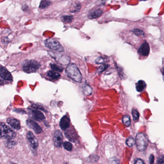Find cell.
<instances>
[{
	"label": "cell",
	"instance_id": "obj_1",
	"mask_svg": "<svg viewBox=\"0 0 164 164\" xmlns=\"http://www.w3.org/2000/svg\"><path fill=\"white\" fill-rule=\"evenodd\" d=\"M65 73L69 78L77 83L82 81V75L77 66L74 63L68 65L65 69Z\"/></svg>",
	"mask_w": 164,
	"mask_h": 164
},
{
	"label": "cell",
	"instance_id": "obj_2",
	"mask_svg": "<svg viewBox=\"0 0 164 164\" xmlns=\"http://www.w3.org/2000/svg\"><path fill=\"white\" fill-rule=\"evenodd\" d=\"M135 143L137 149L144 151L146 149L148 144V137L146 134L141 132L137 134L136 137Z\"/></svg>",
	"mask_w": 164,
	"mask_h": 164
},
{
	"label": "cell",
	"instance_id": "obj_3",
	"mask_svg": "<svg viewBox=\"0 0 164 164\" xmlns=\"http://www.w3.org/2000/svg\"><path fill=\"white\" fill-rule=\"evenodd\" d=\"M16 133L4 123H0V138L12 140L16 137Z\"/></svg>",
	"mask_w": 164,
	"mask_h": 164
},
{
	"label": "cell",
	"instance_id": "obj_4",
	"mask_svg": "<svg viewBox=\"0 0 164 164\" xmlns=\"http://www.w3.org/2000/svg\"><path fill=\"white\" fill-rule=\"evenodd\" d=\"M39 63L35 60H26L23 62L22 67L25 73L27 74L34 73L40 67Z\"/></svg>",
	"mask_w": 164,
	"mask_h": 164
},
{
	"label": "cell",
	"instance_id": "obj_5",
	"mask_svg": "<svg viewBox=\"0 0 164 164\" xmlns=\"http://www.w3.org/2000/svg\"><path fill=\"white\" fill-rule=\"evenodd\" d=\"M44 44L50 50L59 52L64 51V48L61 45L58 41L53 39H48L44 41Z\"/></svg>",
	"mask_w": 164,
	"mask_h": 164
},
{
	"label": "cell",
	"instance_id": "obj_6",
	"mask_svg": "<svg viewBox=\"0 0 164 164\" xmlns=\"http://www.w3.org/2000/svg\"><path fill=\"white\" fill-rule=\"evenodd\" d=\"M27 139L29 141L30 146L31 147V150L34 155H36L37 149L39 146L38 139L31 132H28L27 135Z\"/></svg>",
	"mask_w": 164,
	"mask_h": 164
},
{
	"label": "cell",
	"instance_id": "obj_7",
	"mask_svg": "<svg viewBox=\"0 0 164 164\" xmlns=\"http://www.w3.org/2000/svg\"><path fill=\"white\" fill-rule=\"evenodd\" d=\"M62 133L59 130H56L54 132L53 135V142L55 146L57 148H60L62 146L63 143Z\"/></svg>",
	"mask_w": 164,
	"mask_h": 164
},
{
	"label": "cell",
	"instance_id": "obj_8",
	"mask_svg": "<svg viewBox=\"0 0 164 164\" xmlns=\"http://www.w3.org/2000/svg\"><path fill=\"white\" fill-rule=\"evenodd\" d=\"M30 115L33 120L39 121H42L45 119L44 114L37 109H31L30 112Z\"/></svg>",
	"mask_w": 164,
	"mask_h": 164
},
{
	"label": "cell",
	"instance_id": "obj_9",
	"mask_svg": "<svg viewBox=\"0 0 164 164\" xmlns=\"http://www.w3.org/2000/svg\"><path fill=\"white\" fill-rule=\"evenodd\" d=\"M26 123L27 126L31 129H32L36 134H39L42 132V130L41 127L32 120L30 119L27 120Z\"/></svg>",
	"mask_w": 164,
	"mask_h": 164
},
{
	"label": "cell",
	"instance_id": "obj_10",
	"mask_svg": "<svg viewBox=\"0 0 164 164\" xmlns=\"http://www.w3.org/2000/svg\"><path fill=\"white\" fill-rule=\"evenodd\" d=\"M0 78L6 81H12L13 80L11 73L3 66H0Z\"/></svg>",
	"mask_w": 164,
	"mask_h": 164
},
{
	"label": "cell",
	"instance_id": "obj_11",
	"mask_svg": "<svg viewBox=\"0 0 164 164\" xmlns=\"http://www.w3.org/2000/svg\"><path fill=\"white\" fill-rule=\"evenodd\" d=\"M139 54L142 56H148L150 53V46L147 42L145 41L139 48Z\"/></svg>",
	"mask_w": 164,
	"mask_h": 164
},
{
	"label": "cell",
	"instance_id": "obj_12",
	"mask_svg": "<svg viewBox=\"0 0 164 164\" xmlns=\"http://www.w3.org/2000/svg\"><path fill=\"white\" fill-rule=\"evenodd\" d=\"M65 135L67 138L70 141L75 143L77 140V135L74 130L70 129L65 130Z\"/></svg>",
	"mask_w": 164,
	"mask_h": 164
},
{
	"label": "cell",
	"instance_id": "obj_13",
	"mask_svg": "<svg viewBox=\"0 0 164 164\" xmlns=\"http://www.w3.org/2000/svg\"><path fill=\"white\" fill-rule=\"evenodd\" d=\"M70 118L68 116L65 115L63 116L60 121V126L63 130H67L70 126Z\"/></svg>",
	"mask_w": 164,
	"mask_h": 164
},
{
	"label": "cell",
	"instance_id": "obj_14",
	"mask_svg": "<svg viewBox=\"0 0 164 164\" xmlns=\"http://www.w3.org/2000/svg\"><path fill=\"white\" fill-rule=\"evenodd\" d=\"M7 123L14 129L18 130L20 129V123L18 120L14 118H9L7 120Z\"/></svg>",
	"mask_w": 164,
	"mask_h": 164
},
{
	"label": "cell",
	"instance_id": "obj_15",
	"mask_svg": "<svg viewBox=\"0 0 164 164\" xmlns=\"http://www.w3.org/2000/svg\"><path fill=\"white\" fill-rule=\"evenodd\" d=\"M103 14V11L101 9H97L89 13L88 15L89 18L91 19H96L100 17Z\"/></svg>",
	"mask_w": 164,
	"mask_h": 164
},
{
	"label": "cell",
	"instance_id": "obj_16",
	"mask_svg": "<svg viewBox=\"0 0 164 164\" xmlns=\"http://www.w3.org/2000/svg\"><path fill=\"white\" fill-rule=\"evenodd\" d=\"M146 87V83L143 80H140L136 84V89L137 91L141 92Z\"/></svg>",
	"mask_w": 164,
	"mask_h": 164
},
{
	"label": "cell",
	"instance_id": "obj_17",
	"mask_svg": "<svg viewBox=\"0 0 164 164\" xmlns=\"http://www.w3.org/2000/svg\"><path fill=\"white\" fill-rule=\"evenodd\" d=\"M47 75L48 77L53 80L58 79L61 76V75H60L58 73H56L53 71H48Z\"/></svg>",
	"mask_w": 164,
	"mask_h": 164
},
{
	"label": "cell",
	"instance_id": "obj_18",
	"mask_svg": "<svg viewBox=\"0 0 164 164\" xmlns=\"http://www.w3.org/2000/svg\"><path fill=\"white\" fill-rule=\"evenodd\" d=\"M51 4V1L50 0H42L39 4V7L41 9L47 8Z\"/></svg>",
	"mask_w": 164,
	"mask_h": 164
},
{
	"label": "cell",
	"instance_id": "obj_19",
	"mask_svg": "<svg viewBox=\"0 0 164 164\" xmlns=\"http://www.w3.org/2000/svg\"><path fill=\"white\" fill-rule=\"evenodd\" d=\"M122 122L124 124L126 127H129L130 126V116L128 115H125L122 118Z\"/></svg>",
	"mask_w": 164,
	"mask_h": 164
},
{
	"label": "cell",
	"instance_id": "obj_20",
	"mask_svg": "<svg viewBox=\"0 0 164 164\" xmlns=\"http://www.w3.org/2000/svg\"><path fill=\"white\" fill-rule=\"evenodd\" d=\"M81 7H82V6H81L80 3H77V4H75L71 8V13H74V14L77 13L80 11Z\"/></svg>",
	"mask_w": 164,
	"mask_h": 164
},
{
	"label": "cell",
	"instance_id": "obj_21",
	"mask_svg": "<svg viewBox=\"0 0 164 164\" xmlns=\"http://www.w3.org/2000/svg\"><path fill=\"white\" fill-rule=\"evenodd\" d=\"M73 20V17L71 15H64L62 17V21L64 23H70Z\"/></svg>",
	"mask_w": 164,
	"mask_h": 164
},
{
	"label": "cell",
	"instance_id": "obj_22",
	"mask_svg": "<svg viewBox=\"0 0 164 164\" xmlns=\"http://www.w3.org/2000/svg\"><path fill=\"white\" fill-rule=\"evenodd\" d=\"M16 145V143L14 141L11 140H7L4 143L5 146L8 148H12Z\"/></svg>",
	"mask_w": 164,
	"mask_h": 164
},
{
	"label": "cell",
	"instance_id": "obj_23",
	"mask_svg": "<svg viewBox=\"0 0 164 164\" xmlns=\"http://www.w3.org/2000/svg\"><path fill=\"white\" fill-rule=\"evenodd\" d=\"M132 114L134 121H137L139 120V117H140V114L139 113L137 109H132Z\"/></svg>",
	"mask_w": 164,
	"mask_h": 164
},
{
	"label": "cell",
	"instance_id": "obj_24",
	"mask_svg": "<svg viewBox=\"0 0 164 164\" xmlns=\"http://www.w3.org/2000/svg\"><path fill=\"white\" fill-rule=\"evenodd\" d=\"M51 68H52V70H53V71H59V72H62L63 71V68L61 67L60 66L53 64V63H51L50 64Z\"/></svg>",
	"mask_w": 164,
	"mask_h": 164
},
{
	"label": "cell",
	"instance_id": "obj_25",
	"mask_svg": "<svg viewBox=\"0 0 164 164\" xmlns=\"http://www.w3.org/2000/svg\"><path fill=\"white\" fill-rule=\"evenodd\" d=\"M132 32L134 33L135 35L138 36H141L144 35V33L142 30L138 29V28H135L132 30Z\"/></svg>",
	"mask_w": 164,
	"mask_h": 164
},
{
	"label": "cell",
	"instance_id": "obj_26",
	"mask_svg": "<svg viewBox=\"0 0 164 164\" xmlns=\"http://www.w3.org/2000/svg\"><path fill=\"white\" fill-rule=\"evenodd\" d=\"M63 146L65 150L68 151H70L72 149V144L68 142H65L63 143Z\"/></svg>",
	"mask_w": 164,
	"mask_h": 164
},
{
	"label": "cell",
	"instance_id": "obj_27",
	"mask_svg": "<svg viewBox=\"0 0 164 164\" xmlns=\"http://www.w3.org/2000/svg\"><path fill=\"white\" fill-rule=\"evenodd\" d=\"M109 65L106 64H103L101 65V66H100L98 69H97V72L98 74H101V73H102L103 71H104L108 67Z\"/></svg>",
	"mask_w": 164,
	"mask_h": 164
},
{
	"label": "cell",
	"instance_id": "obj_28",
	"mask_svg": "<svg viewBox=\"0 0 164 164\" xmlns=\"http://www.w3.org/2000/svg\"><path fill=\"white\" fill-rule=\"evenodd\" d=\"M134 139L132 137H129L126 141L127 145L129 147H132L134 145Z\"/></svg>",
	"mask_w": 164,
	"mask_h": 164
},
{
	"label": "cell",
	"instance_id": "obj_29",
	"mask_svg": "<svg viewBox=\"0 0 164 164\" xmlns=\"http://www.w3.org/2000/svg\"><path fill=\"white\" fill-rule=\"evenodd\" d=\"M86 88H84V91L85 93H86V94L89 95L91 94L92 93V88L89 86H86L85 87Z\"/></svg>",
	"mask_w": 164,
	"mask_h": 164
},
{
	"label": "cell",
	"instance_id": "obj_30",
	"mask_svg": "<svg viewBox=\"0 0 164 164\" xmlns=\"http://www.w3.org/2000/svg\"><path fill=\"white\" fill-rule=\"evenodd\" d=\"M164 156H162L157 160V164H164Z\"/></svg>",
	"mask_w": 164,
	"mask_h": 164
},
{
	"label": "cell",
	"instance_id": "obj_31",
	"mask_svg": "<svg viewBox=\"0 0 164 164\" xmlns=\"http://www.w3.org/2000/svg\"><path fill=\"white\" fill-rule=\"evenodd\" d=\"M104 62V59L103 57H99V58H97L96 60L95 61L96 63H97V64H100V63H103Z\"/></svg>",
	"mask_w": 164,
	"mask_h": 164
},
{
	"label": "cell",
	"instance_id": "obj_32",
	"mask_svg": "<svg viewBox=\"0 0 164 164\" xmlns=\"http://www.w3.org/2000/svg\"><path fill=\"white\" fill-rule=\"evenodd\" d=\"M134 164H146L141 159H136L134 161Z\"/></svg>",
	"mask_w": 164,
	"mask_h": 164
},
{
	"label": "cell",
	"instance_id": "obj_33",
	"mask_svg": "<svg viewBox=\"0 0 164 164\" xmlns=\"http://www.w3.org/2000/svg\"><path fill=\"white\" fill-rule=\"evenodd\" d=\"M149 162H150V164H154V160H155V158H154V156L153 155H151L150 157H149Z\"/></svg>",
	"mask_w": 164,
	"mask_h": 164
},
{
	"label": "cell",
	"instance_id": "obj_34",
	"mask_svg": "<svg viewBox=\"0 0 164 164\" xmlns=\"http://www.w3.org/2000/svg\"><path fill=\"white\" fill-rule=\"evenodd\" d=\"M109 164H119V160L116 158L113 159V160H111Z\"/></svg>",
	"mask_w": 164,
	"mask_h": 164
},
{
	"label": "cell",
	"instance_id": "obj_35",
	"mask_svg": "<svg viewBox=\"0 0 164 164\" xmlns=\"http://www.w3.org/2000/svg\"><path fill=\"white\" fill-rule=\"evenodd\" d=\"M3 83V79H1V78H0V86L2 85Z\"/></svg>",
	"mask_w": 164,
	"mask_h": 164
},
{
	"label": "cell",
	"instance_id": "obj_36",
	"mask_svg": "<svg viewBox=\"0 0 164 164\" xmlns=\"http://www.w3.org/2000/svg\"><path fill=\"white\" fill-rule=\"evenodd\" d=\"M10 164H15V163H12V162H11V163H10Z\"/></svg>",
	"mask_w": 164,
	"mask_h": 164
}]
</instances>
